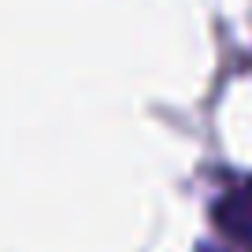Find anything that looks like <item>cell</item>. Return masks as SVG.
Wrapping results in <instances>:
<instances>
[{
    "label": "cell",
    "instance_id": "6da1fadb",
    "mask_svg": "<svg viewBox=\"0 0 252 252\" xmlns=\"http://www.w3.org/2000/svg\"><path fill=\"white\" fill-rule=\"evenodd\" d=\"M215 222L226 237H234L237 245L252 249V178L237 182L234 189H226L215 204Z\"/></svg>",
    "mask_w": 252,
    "mask_h": 252
}]
</instances>
